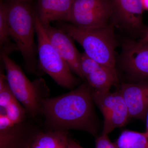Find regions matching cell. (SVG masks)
<instances>
[{"mask_svg":"<svg viewBox=\"0 0 148 148\" xmlns=\"http://www.w3.org/2000/svg\"><path fill=\"white\" fill-rule=\"evenodd\" d=\"M92 91V88L85 82L68 93L44 99L41 115L48 130H75L97 135L98 122Z\"/></svg>","mask_w":148,"mask_h":148,"instance_id":"cell-1","label":"cell"},{"mask_svg":"<svg viewBox=\"0 0 148 148\" xmlns=\"http://www.w3.org/2000/svg\"><path fill=\"white\" fill-rule=\"evenodd\" d=\"M114 25L92 28H81L64 21L57 27L62 29L82 47L91 59L110 68L116 69V49L117 45Z\"/></svg>","mask_w":148,"mask_h":148,"instance_id":"cell-2","label":"cell"},{"mask_svg":"<svg viewBox=\"0 0 148 148\" xmlns=\"http://www.w3.org/2000/svg\"><path fill=\"white\" fill-rule=\"evenodd\" d=\"M7 3L10 34L24 59L28 73L36 72L37 47L34 40L35 8L31 2Z\"/></svg>","mask_w":148,"mask_h":148,"instance_id":"cell-3","label":"cell"},{"mask_svg":"<svg viewBox=\"0 0 148 148\" xmlns=\"http://www.w3.org/2000/svg\"><path fill=\"white\" fill-rule=\"evenodd\" d=\"M1 58L6 71L7 80L12 92L29 116L36 119L41 115L42 101L48 98V88L44 80L39 78L31 82L21 68L8 55L1 51Z\"/></svg>","mask_w":148,"mask_h":148,"instance_id":"cell-4","label":"cell"},{"mask_svg":"<svg viewBox=\"0 0 148 148\" xmlns=\"http://www.w3.org/2000/svg\"><path fill=\"white\" fill-rule=\"evenodd\" d=\"M35 27L38 40L37 53L42 70L58 85L68 89H73L78 84L79 80L74 76L69 65L51 44L42 24L36 16Z\"/></svg>","mask_w":148,"mask_h":148,"instance_id":"cell-5","label":"cell"},{"mask_svg":"<svg viewBox=\"0 0 148 148\" xmlns=\"http://www.w3.org/2000/svg\"><path fill=\"white\" fill-rule=\"evenodd\" d=\"M92 94L94 103L101 111L104 119L102 134L108 135L114 130L127 123L130 119L129 112L119 90L101 92L92 89Z\"/></svg>","mask_w":148,"mask_h":148,"instance_id":"cell-6","label":"cell"},{"mask_svg":"<svg viewBox=\"0 0 148 148\" xmlns=\"http://www.w3.org/2000/svg\"><path fill=\"white\" fill-rule=\"evenodd\" d=\"M112 16L110 0H75L68 22L81 28L109 24Z\"/></svg>","mask_w":148,"mask_h":148,"instance_id":"cell-7","label":"cell"},{"mask_svg":"<svg viewBox=\"0 0 148 148\" xmlns=\"http://www.w3.org/2000/svg\"><path fill=\"white\" fill-rule=\"evenodd\" d=\"M119 60L130 79L137 82L148 80V42L125 40L122 44Z\"/></svg>","mask_w":148,"mask_h":148,"instance_id":"cell-8","label":"cell"},{"mask_svg":"<svg viewBox=\"0 0 148 148\" xmlns=\"http://www.w3.org/2000/svg\"><path fill=\"white\" fill-rule=\"evenodd\" d=\"M112 24L130 34H136L143 31L142 14L144 10L142 0H110Z\"/></svg>","mask_w":148,"mask_h":148,"instance_id":"cell-9","label":"cell"},{"mask_svg":"<svg viewBox=\"0 0 148 148\" xmlns=\"http://www.w3.org/2000/svg\"><path fill=\"white\" fill-rule=\"evenodd\" d=\"M80 66L83 78L95 91L101 92L110 91L112 86L119 83L116 69L99 64L84 52L81 53Z\"/></svg>","mask_w":148,"mask_h":148,"instance_id":"cell-10","label":"cell"},{"mask_svg":"<svg viewBox=\"0 0 148 148\" xmlns=\"http://www.w3.org/2000/svg\"><path fill=\"white\" fill-rule=\"evenodd\" d=\"M42 26L51 44L56 52L66 61L72 72L84 79L80 66L81 53L75 46L73 40L58 27H51L50 24Z\"/></svg>","mask_w":148,"mask_h":148,"instance_id":"cell-11","label":"cell"},{"mask_svg":"<svg viewBox=\"0 0 148 148\" xmlns=\"http://www.w3.org/2000/svg\"><path fill=\"white\" fill-rule=\"evenodd\" d=\"M119 90L127 106L130 119L145 120L148 111V80L122 84Z\"/></svg>","mask_w":148,"mask_h":148,"instance_id":"cell-12","label":"cell"},{"mask_svg":"<svg viewBox=\"0 0 148 148\" xmlns=\"http://www.w3.org/2000/svg\"><path fill=\"white\" fill-rule=\"evenodd\" d=\"M40 131L38 125L27 119L0 130V148H30Z\"/></svg>","mask_w":148,"mask_h":148,"instance_id":"cell-13","label":"cell"},{"mask_svg":"<svg viewBox=\"0 0 148 148\" xmlns=\"http://www.w3.org/2000/svg\"><path fill=\"white\" fill-rule=\"evenodd\" d=\"M75 0H37L36 16L42 25L52 21L68 22Z\"/></svg>","mask_w":148,"mask_h":148,"instance_id":"cell-14","label":"cell"},{"mask_svg":"<svg viewBox=\"0 0 148 148\" xmlns=\"http://www.w3.org/2000/svg\"><path fill=\"white\" fill-rule=\"evenodd\" d=\"M68 132L58 130L40 131L35 137L30 148H64L68 145Z\"/></svg>","mask_w":148,"mask_h":148,"instance_id":"cell-15","label":"cell"},{"mask_svg":"<svg viewBox=\"0 0 148 148\" xmlns=\"http://www.w3.org/2000/svg\"><path fill=\"white\" fill-rule=\"evenodd\" d=\"M116 145L118 148H148V132L124 130L118 138Z\"/></svg>","mask_w":148,"mask_h":148,"instance_id":"cell-16","label":"cell"},{"mask_svg":"<svg viewBox=\"0 0 148 148\" xmlns=\"http://www.w3.org/2000/svg\"><path fill=\"white\" fill-rule=\"evenodd\" d=\"M9 26L8 16L7 3L1 0L0 3V45L1 51L8 55L14 49H17L16 45L10 42Z\"/></svg>","mask_w":148,"mask_h":148,"instance_id":"cell-17","label":"cell"},{"mask_svg":"<svg viewBox=\"0 0 148 148\" xmlns=\"http://www.w3.org/2000/svg\"><path fill=\"white\" fill-rule=\"evenodd\" d=\"M5 114L14 124L24 121L29 116L27 111L17 99L12 102L5 108H1V112Z\"/></svg>","mask_w":148,"mask_h":148,"instance_id":"cell-18","label":"cell"},{"mask_svg":"<svg viewBox=\"0 0 148 148\" xmlns=\"http://www.w3.org/2000/svg\"><path fill=\"white\" fill-rule=\"evenodd\" d=\"M95 148H118L116 144L112 143L108 135L101 134L95 141Z\"/></svg>","mask_w":148,"mask_h":148,"instance_id":"cell-19","label":"cell"},{"mask_svg":"<svg viewBox=\"0 0 148 148\" xmlns=\"http://www.w3.org/2000/svg\"><path fill=\"white\" fill-rule=\"evenodd\" d=\"M68 148H84L80 145L78 143H77L73 140L69 138L68 141Z\"/></svg>","mask_w":148,"mask_h":148,"instance_id":"cell-20","label":"cell"},{"mask_svg":"<svg viewBox=\"0 0 148 148\" xmlns=\"http://www.w3.org/2000/svg\"><path fill=\"white\" fill-rule=\"evenodd\" d=\"M138 41L141 43H146L148 42V29L145 32L142 38Z\"/></svg>","mask_w":148,"mask_h":148,"instance_id":"cell-21","label":"cell"},{"mask_svg":"<svg viewBox=\"0 0 148 148\" xmlns=\"http://www.w3.org/2000/svg\"><path fill=\"white\" fill-rule=\"evenodd\" d=\"M5 2L10 3L12 2H19V1H27L31 2H32L33 0H1Z\"/></svg>","mask_w":148,"mask_h":148,"instance_id":"cell-22","label":"cell"},{"mask_svg":"<svg viewBox=\"0 0 148 148\" xmlns=\"http://www.w3.org/2000/svg\"><path fill=\"white\" fill-rule=\"evenodd\" d=\"M144 10H148V0H142Z\"/></svg>","mask_w":148,"mask_h":148,"instance_id":"cell-23","label":"cell"},{"mask_svg":"<svg viewBox=\"0 0 148 148\" xmlns=\"http://www.w3.org/2000/svg\"><path fill=\"white\" fill-rule=\"evenodd\" d=\"M146 131L147 132H148V111L147 113V116L146 118Z\"/></svg>","mask_w":148,"mask_h":148,"instance_id":"cell-24","label":"cell"},{"mask_svg":"<svg viewBox=\"0 0 148 148\" xmlns=\"http://www.w3.org/2000/svg\"><path fill=\"white\" fill-rule=\"evenodd\" d=\"M64 148H68V147H67Z\"/></svg>","mask_w":148,"mask_h":148,"instance_id":"cell-25","label":"cell"}]
</instances>
